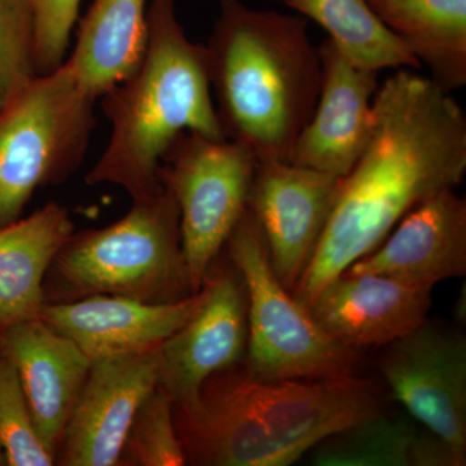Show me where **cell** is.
<instances>
[{"mask_svg":"<svg viewBox=\"0 0 466 466\" xmlns=\"http://www.w3.org/2000/svg\"><path fill=\"white\" fill-rule=\"evenodd\" d=\"M100 97L112 135L86 183L115 184L131 200L162 188V158L180 135L227 139L214 106L207 50L187 38L175 0H149L142 58Z\"/></svg>","mask_w":466,"mask_h":466,"instance_id":"4","label":"cell"},{"mask_svg":"<svg viewBox=\"0 0 466 466\" xmlns=\"http://www.w3.org/2000/svg\"><path fill=\"white\" fill-rule=\"evenodd\" d=\"M158 370L159 348L91 361L55 465L116 466L137 410L158 386Z\"/></svg>","mask_w":466,"mask_h":466,"instance_id":"12","label":"cell"},{"mask_svg":"<svg viewBox=\"0 0 466 466\" xmlns=\"http://www.w3.org/2000/svg\"><path fill=\"white\" fill-rule=\"evenodd\" d=\"M456 318L459 321H465V291L460 294L458 302H456Z\"/></svg>","mask_w":466,"mask_h":466,"instance_id":"27","label":"cell"},{"mask_svg":"<svg viewBox=\"0 0 466 466\" xmlns=\"http://www.w3.org/2000/svg\"><path fill=\"white\" fill-rule=\"evenodd\" d=\"M148 5L149 0H92L67 61L97 99L142 58Z\"/></svg>","mask_w":466,"mask_h":466,"instance_id":"21","label":"cell"},{"mask_svg":"<svg viewBox=\"0 0 466 466\" xmlns=\"http://www.w3.org/2000/svg\"><path fill=\"white\" fill-rule=\"evenodd\" d=\"M0 451L9 466H51L14 366L0 355Z\"/></svg>","mask_w":466,"mask_h":466,"instance_id":"24","label":"cell"},{"mask_svg":"<svg viewBox=\"0 0 466 466\" xmlns=\"http://www.w3.org/2000/svg\"><path fill=\"white\" fill-rule=\"evenodd\" d=\"M258 161L233 140L184 133L162 158L159 182L179 208L182 248L192 293L240 222Z\"/></svg>","mask_w":466,"mask_h":466,"instance_id":"8","label":"cell"},{"mask_svg":"<svg viewBox=\"0 0 466 466\" xmlns=\"http://www.w3.org/2000/svg\"><path fill=\"white\" fill-rule=\"evenodd\" d=\"M395 400L466 460V339L425 320L388 345L380 363Z\"/></svg>","mask_w":466,"mask_h":466,"instance_id":"9","label":"cell"},{"mask_svg":"<svg viewBox=\"0 0 466 466\" xmlns=\"http://www.w3.org/2000/svg\"><path fill=\"white\" fill-rule=\"evenodd\" d=\"M186 452L177 435L173 400L159 386L137 410L116 466H183Z\"/></svg>","mask_w":466,"mask_h":466,"instance_id":"23","label":"cell"},{"mask_svg":"<svg viewBox=\"0 0 466 466\" xmlns=\"http://www.w3.org/2000/svg\"><path fill=\"white\" fill-rule=\"evenodd\" d=\"M345 274L391 276L433 288L466 274V202L444 189L410 210L380 249L352 263Z\"/></svg>","mask_w":466,"mask_h":466,"instance_id":"16","label":"cell"},{"mask_svg":"<svg viewBox=\"0 0 466 466\" xmlns=\"http://www.w3.org/2000/svg\"><path fill=\"white\" fill-rule=\"evenodd\" d=\"M0 355L16 370L36 433L56 458L64 429L90 372V359L41 318L0 330Z\"/></svg>","mask_w":466,"mask_h":466,"instance_id":"14","label":"cell"},{"mask_svg":"<svg viewBox=\"0 0 466 466\" xmlns=\"http://www.w3.org/2000/svg\"><path fill=\"white\" fill-rule=\"evenodd\" d=\"M200 290L195 314L159 346L158 386L174 404L195 400L208 377L247 355L248 296L236 267L210 269Z\"/></svg>","mask_w":466,"mask_h":466,"instance_id":"11","label":"cell"},{"mask_svg":"<svg viewBox=\"0 0 466 466\" xmlns=\"http://www.w3.org/2000/svg\"><path fill=\"white\" fill-rule=\"evenodd\" d=\"M226 247L247 289L248 348L242 363L248 372L260 381L354 376L357 350L325 332L278 280L265 236L249 208Z\"/></svg>","mask_w":466,"mask_h":466,"instance_id":"7","label":"cell"},{"mask_svg":"<svg viewBox=\"0 0 466 466\" xmlns=\"http://www.w3.org/2000/svg\"><path fill=\"white\" fill-rule=\"evenodd\" d=\"M342 180L278 159L257 165L248 208L265 236L276 278L290 293L317 250Z\"/></svg>","mask_w":466,"mask_h":466,"instance_id":"10","label":"cell"},{"mask_svg":"<svg viewBox=\"0 0 466 466\" xmlns=\"http://www.w3.org/2000/svg\"><path fill=\"white\" fill-rule=\"evenodd\" d=\"M82 0H29L33 14V60L36 76L48 75L66 61Z\"/></svg>","mask_w":466,"mask_h":466,"instance_id":"26","label":"cell"},{"mask_svg":"<svg viewBox=\"0 0 466 466\" xmlns=\"http://www.w3.org/2000/svg\"><path fill=\"white\" fill-rule=\"evenodd\" d=\"M191 294L179 208L164 186L112 225L73 232L43 284L45 305L95 296L173 303Z\"/></svg>","mask_w":466,"mask_h":466,"instance_id":"5","label":"cell"},{"mask_svg":"<svg viewBox=\"0 0 466 466\" xmlns=\"http://www.w3.org/2000/svg\"><path fill=\"white\" fill-rule=\"evenodd\" d=\"M320 94L289 162L339 177L350 173L370 139L379 72L354 66L330 39L319 46Z\"/></svg>","mask_w":466,"mask_h":466,"instance_id":"13","label":"cell"},{"mask_svg":"<svg viewBox=\"0 0 466 466\" xmlns=\"http://www.w3.org/2000/svg\"><path fill=\"white\" fill-rule=\"evenodd\" d=\"M5 465V456H3L2 451H0V466Z\"/></svg>","mask_w":466,"mask_h":466,"instance_id":"28","label":"cell"},{"mask_svg":"<svg viewBox=\"0 0 466 466\" xmlns=\"http://www.w3.org/2000/svg\"><path fill=\"white\" fill-rule=\"evenodd\" d=\"M466 173V116L429 76L400 69L372 101L370 139L291 296L309 309L333 279L372 253L404 217Z\"/></svg>","mask_w":466,"mask_h":466,"instance_id":"1","label":"cell"},{"mask_svg":"<svg viewBox=\"0 0 466 466\" xmlns=\"http://www.w3.org/2000/svg\"><path fill=\"white\" fill-rule=\"evenodd\" d=\"M309 18L354 66L383 69H421L403 42L376 16L366 0H274Z\"/></svg>","mask_w":466,"mask_h":466,"instance_id":"22","label":"cell"},{"mask_svg":"<svg viewBox=\"0 0 466 466\" xmlns=\"http://www.w3.org/2000/svg\"><path fill=\"white\" fill-rule=\"evenodd\" d=\"M96 99L66 60L0 108V227L20 219L36 189L66 182L81 167Z\"/></svg>","mask_w":466,"mask_h":466,"instance_id":"6","label":"cell"},{"mask_svg":"<svg viewBox=\"0 0 466 466\" xmlns=\"http://www.w3.org/2000/svg\"><path fill=\"white\" fill-rule=\"evenodd\" d=\"M382 412L370 380L260 381L244 363L208 377L188 403H173L187 464L198 466L290 465Z\"/></svg>","mask_w":466,"mask_h":466,"instance_id":"2","label":"cell"},{"mask_svg":"<svg viewBox=\"0 0 466 466\" xmlns=\"http://www.w3.org/2000/svg\"><path fill=\"white\" fill-rule=\"evenodd\" d=\"M431 290L391 276L343 272L320 290L309 311L342 345L380 348L424 323Z\"/></svg>","mask_w":466,"mask_h":466,"instance_id":"15","label":"cell"},{"mask_svg":"<svg viewBox=\"0 0 466 466\" xmlns=\"http://www.w3.org/2000/svg\"><path fill=\"white\" fill-rule=\"evenodd\" d=\"M205 50L227 139L247 147L258 162H289L320 94V55L308 20L219 0Z\"/></svg>","mask_w":466,"mask_h":466,"instance_id":"3","label":"cell"},{"mask_svg":"<svg viewBox=\"0 0 466 466\" xmlns=\"http://www.w3.org/2000/svg\"><path fill=\"white\" fill-rule=\"evenodd\" d=\"M201 290L173 303L95 296L43 306L41 318L91 361L158 349L200 306Z\"/></svg>","mask_w":466,"mask_h":466,"instance_id":"17","label":"cell"},{"mask_svg":"<svg viewBox=\"0 0 466 466\" xmlns=\"http://www.w3.org/2000/svg\"><path fill=\"white\" fill-rule=\"evenodd\" d=\"M73 232L69 211L54 201L0 227V330L41 317L46 275Z\"/></svg>","mask_w":466,"mask_h":466,"instance_id":"18","label":"cell"},{"mask_svg":"<svg viewBox=\"0 0 466 466\" xmlns=\"http://www.w3.org/2000/svg\"><path fill=\"white\" fill-rule=\"evenodd\" d=\"M376 16L451 92L466 85V0H366Z\"/></svg>","mask_w":466,"mask_h":466,"instance_id":"19","label":"cell"},{"mask_svg":"<svg viewBox=\"0 0 466 466\" xmlns=\"http://www.w3.org/2000/svg\"><path fill=\"white\" fill-rule=\"evenodd\" d=\"M29 0H0V108L35 76Z\"/></svg>","mask_w":466,"mask_h":466,"instance_id":"25","label":"cell"},{"mask_svg":"<svg viewBox=\"0 0 466 466\" xmlns=\"http://www.w3.org/2000/svg\"><path fill=\"white\" fill-rule=\"evenodd\" d=\"M317 466H462L449 444L404 416L380 413L350 426L312 449Z\"/></svg>","mask_w":466,"mask_h":466,"instance_id":"20","label":"cell"}]
</instances>
